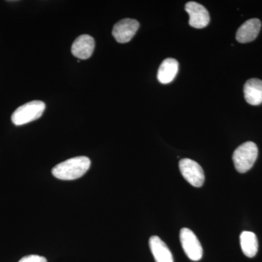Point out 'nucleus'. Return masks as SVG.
<instances>
[{"label": "nucleus", "mask_w": 262, "mask_h": 262, "mask_svg": "<svg viewBox=\"0 0 262 262\" xmlns=\"http://www.w3.org/2000/svg\"><path fill=\"white\" fill-rule=\"evenodd\" d=\"M180 241L183 249L189 259L196 261L203 257V248L199 239L192 230L183 228L180 231Z\"/></svg>", "instance_id": "nucleus-5"}, {"label": "nucleus", "mask_w": 262, "mask_h": 262, "mask_svg": "<svg viewBox=\"0 0 262 262\" xmlns=\"http://www.w3.org/2000/svg\"><path fill=\"white\" fill-rule=\"evenodd\" d=\"M95 48L94 38L88 34H82L75 39L72 46V53L79 59L85 60L92 56Z\"/></svg>", "instance_id": "nucleus-8"}, {"label": "nucleus", "mask_w": 262, "mask_h": 262, "mask_svg": "<svg viewBox=\"0 0 262 262\" xmlns=\"http://www.w3.org/2000/svg\"><path fill=\"white\" fill-rule=\"evenodd\" d=\"M149 246L156 262H173V255L166 244L158 236L149 239Z\"/></svg>", "instance_id": "nucleus-11"}, {"label": "nucleus", "mask_w": 262, "mask_h": 262, "mask_svg": "<svg viewBox=\"0 0 262 262\" xmlns=\"http://www.w3.org/2000/svg\"><path fill=\"white\" fill-rule=\"evenodd\" d=\"M241 246L247 257L253 258L258 252V239L253 232L245 231L241 234Z\"/></svg>", "instance_id": "nucleus-13"}, {"label": "nucleus", "mask_w": 262, "mask_h": 262, "mask_svg": "<svg viewBox=\"0 0 262 262\" xmlns=\"http://www.w3.org/2000/svg\"><path fill=\"white\" fill-rule=\"evenodd\" d=\"M183 177L193 187H201L205 182V174L201 165L194 160L184 158L179 162Z\"/></svg>", "instance_id": "nucleus-4"}, {"label": "nucleus", "mask_w": 262, "mask_h": 262, "mask_svg": "<svg viewBox=\"0 0 262 262\" xmlns=\"http://www.w3.org/2000/svg\"><path fill=\"white\" fill-rule=\"evenodd\" d=\"M46 110V103L41 101H32L19 106L12 115L11 120L15 125H23L42 116Z\"/></svg>", "instance_id": "nucleus-3"}, {"label": "nucleus", "mask_w": 262, "mask_h": 262, "mask_svg": "<svg viewBox=\"0 0 262 262\" xmlns=\"http://www.w3.org/2000/svg\"><path fill=\"white\" fill-rule=\"evenodd\" d=\"M185 10L189 15V24L196 29H203L210 22V15L203 5L195 2H189L185 5Z\"/></svg>", "instance_id": "nucleus-6"}, {"label": "nucleus", "mask_w": 262, "mask_h": 262, "mask_svg": "<svg viewBox=\"0 0 262 262\" xmlns=\"http://www.w3.org/2000/svg\"><path fill=\"white\" fill-rule=\"evenodd\" d=\"M18 262H48L47 259L43 256L38 255H29L24 256Z\"/></svg>", "instance_id": "nucleus-14"}, {"label": "nucleus", "mask_w": 262, "mask_h": 262, "mask_svg": "<svg viewBox=\"0 0 262 262\" xmlns=\"http://www.w3.org/2000/svg\"><path fill=\"white\" fill-rule=\"evenodd\" d=\"M179 62L174 58H166L162 62L158 70V79L160 83L168 84L178 73Z\"/></svg>", "instance_id": "nucleus-12"}, {"label": "nucleus", "mask_w": 262, "mask_h": 262, "mask_svg": "<svg viewBox=\"0 0 262 262\" xmlns=\"http://www.w3.org/2000/svg\"><path fill=\"white\" fill-rule=\"evenodd\" d=\"M91 164V160L88 157H76L58 164L52 170V173L61 180H75L87 173Z\"/></svg>", "instance_id": "nucleus-1"}, {"label": "nucleus", "mask_w": 262, "mask_h": 262, "mask_svg": "<svg viewBox=\"0 0 262 262\" xmlns=\"http://www.w3.org/2000/svg\"><path fill=\"white\" fill-rule=\"evenodd\" d=\"M261 27V24L259 19H249L241 25L237 30L236 39L241 43L252 42L257 37Z\"/></svg>", "instance_id": "nucleus-9"}, {"label": "nucleus", "mask_w": 262, "mask_h": 262, "mask_svg": "<svg viewBox=\"0 0 262 262\" xmlns=\"http://www.w3.org/2000/svg\"><path fill=\"white\" fill-rule=\"evenodd\" d=\"M245 99L249 104L257 106L262 103V81L252 78L244 84Z\"/></svg>", "instance_id": "nucleus-10"}, {"label": "nucleus", "mask_w": 262, "mask_h": 262, "mask_svg": "<svg viewBox=\"0 0 262 262\" xmlns=\"http://www.w3.org/2000/svg\"><path fill=\"white\" fill-rule=\"evenodd\" d=\"M139 28V23L135 19H122L114 26L113 35L117 42H128L134 37Z\"/></svg>", "instance_id": "nucleus-7"}, {"label": "nucleus", "mask_w": 262, "mask_h": 262, "mask_svg": "<svg viewBox=\"0 0 262 262\" xmlns=\"http://www.w3.org/2000/svg\"><path fill=\"white\" fill-rule=\"evenodd\" d=\"M258 157V147L252 141H248L238 146L234 151L232 159L236 170L239 173H246L256 162Z\"/></svg>", "instance_id": "nucleus-2"}]
</instances>
